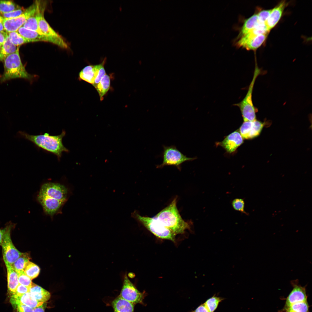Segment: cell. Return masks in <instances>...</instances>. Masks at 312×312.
Returning <instances> with one entry per match:
<instances>
[{"mask_svg": "<svg viewBox=\"0 0 312 312\" xmlns=\"http://www.w3.org/2000/svg\"><path fill=\"white\" fill-rule=\"evenodd\" d=\"M287 4L285 1H281L272 9L268 18L265 23L269 32L276 25L280 20Z\"/></svg>", "mask_w": 312, "mask_h": 312, "instance_id": "18", "label": "cell"}, {"mask_svg": "<svg viewBox=\"0 0 312 312\" xmlns=\"http://www.w3.org/2000/svg\"><path fill=\"white\" fill-rule=\"evenodd\" d=\"M21 7L12 0H0V14L16 10Z\"/></svg>", "mask_w": 312, "mask_h": 312, "instance_id": "29", "label": "cell"}, {"mask_svg": "<svg viewBox=\"0 0 312 312\" xmlns=\"http://www.w3.org/2000/svg\"><path fill=\"white\" fill-rule=\"evenodd\" d=\"M268 35V34H265L251 37L242 36L237 38L235 44L238 47H242L247 50H255L265 41Z\"/></svg>", "mask_w": 312, "mask_h": 312, "instance_id": "13", "label": "cell"}, {"mask_svg": "<svg viewBox=\"0 0 312 312\" xmlns=\"http://www.w3.org/2000/svg\"><path fill=\"white\" fill-rule=\"evenodd\" d=\"M260 72L258 67L256 66L252 79L246 95L242 101L234 105L240 109L244 121H253L256 120V112L253 103L252 93L255 80Z\"/></svg>", "mask_w": 312, "mask_h": 312, "instance_id": "6", "label": "cell"}, {"mask_svg": "<svg viewBox=\"0 0 312 312\" xmlns=\"http://www.w3.org/2000/svg\"><path fill=\"white\" fill-rule=\"evenodd\" d=\"M245 204L243 199L241 198H235L231 202L232 207L234 210L248 215L244 209Z\"/></svg>", "mask_w": 312, "mask_h": 312, "instance_id": "33", "label": "cell"}, {"mask_svg": "<svg viewBox=\"0 0 312 312\" xmlns=\"http://www.w3.org/2000/svg\"><path fill=\"white\" fill-rule=\"evenodd\" d=\"M154 217L176 235L183 234L186 230L190 229V224L182 219L179 212L176 198Z\"/></svg>", "mask_w": 312, "mask_h": 312, "instance_id": "3", "label": "cell"}, {"mask_svg": "<svg viewBox=\"0 0 312 312\" xmlns=\"http://www.w3.org/2000/svg\"><path fill=\"white\" fill-rule=\"evenodd\" d=\"M38 0L35 1L24 12L19 16L14 18L5 19L3 21L5 30L7 32L17 31L22 27L28 19L34 13L37 8Z\"/></svg>", "mask_w": 312, "mask_h": 312, "instance_id": "10", "label": "cell"}, {"mask_svg": "<svg viewBox=\"0 0 312 312\" xmlns=\"http://www.w3.org/2000/svg\"><path fill=\"white\" fill-rule=\"evenodd\" d=\"M263 129L261 123L257 120L244 121L240 127V134L243 138L250 139L258 136Z\"/></svg>", "mask_w": 312, "mask_h": 312, "instance_id": "14", "label": "cell"}, {"mask_svg": "<svg viewBox=\"0 0 312 312\" xmlns=\"http://www.w3.org/2000/svg\"><path fill=\"white\" fill-rule=\"evenodd\" d=\"M100 66V64L85 67L79 73V78L92 85L98 75Z\"/></svg>", "mask_w": 312, "mask_h": 312, "instance_id": "19", "label": "cell"}, {"mask_svg": "<svg viewBox=\"0 0 312 312\" xmlns=\"http://www.w3.org/2000/svg\"><path fill=\"white\" fill-rule=\"evenodd\" d=\"M119 296L134 304L143 303L144 296V294L137 289L126 274L124 276L123 285Z\"/></svg>", "mask_w": 312, "mask_h": 312, "instance_id": "11", "label": "cell"}, {"mask_svg": "<svg viewBox=\"0 0 312 312\" xmlns=\"http://www.w3.org/2000/svg\"><path fill=\"white\" fill-rule=\"evenodd\" d=\"M44 1L39 0V11L38 17L39 27L45 35L55 37H61L51 27L44 18V13L47 5V3Z\"/></svg>", "mask_w": 312, "mask_h": 312, "instance_id": "16", "label": "cell"}, {"mask_svg": "<svg viewBox=\"0 0 312 312\" xmlns=\"http://www.w3.org/2000/svg\"><path fill=\"white\" fill-rule=\"evenodd\" d=\"M23 7L11 12L0 14L5 19H9L17 17L22 14L25 10Z\"/></svg>", "mask_w": 312, "mask_h": 312, "instance_id": "34", "label": "cell"}, {"mask_svg": "<svg viewBox=\"0 0 312 312\" xmlns=\"http://www.w3.org/2000/svg\"><path fill=\"white\" fill-rule=\"evenodd\" d=\"M4 71L0 77V81L5 82L16 78L31 80L34 76L26 70L21 62L19 49L14 53L9 55L4 59Z\"/></svg>", "mask_w": 312, "mask_h": 312, "instance_id": "4", "label": "cell"}, {"mask_svg": "<svg viewBox=\"0 0 312 312\" xmlns=\"http://www.w3.org/2000/svg\"><path fill=\"white\" fill-rule=\"evenodd\" d=\"M272 9L263 10L257 14L258 21L261 23H265L268 18Z\"/></svg>", "mask_w": 312, "mask_h": 312, "instance_id": "36", "label": "cell"}, {"mask_svg": "<svg viewBox=\"0 0 312 312\" xmlns=\"http://www.w3.org/2000/svg\"><path fill=\"white\" fill-rule=\"evenodd\" d=\"M243 138L238 131H235L227 136L222 142L218 143L229 153L234 152L243 142Z\"/></svg>", "mask_w": 312, "mask_h": 312, "instance_id": "15", "label": "cell"}, {"mask_svg": "<svg viewBox=\"0 0 312 312\" xmlns=\"http://www.w3.org/2000/svg\"><path fill=\"white\" fill-rule=\"evenodd\" d=\"M309 306L307 301L297 302L283 308L285 312H309Z\"/></svg>", "mask_w": 312, "mask_h": 312, "instance_id": "28", "label": "cell"}, {"mask_svg": "<svg viewBox=\"0 0 312 312\" xmlns=\"http://www.w3.org/2000/svg\"><path fill=\"white\" fill-rule=\"evenodd\" d=\"M5 263L7 273L8 288L12 295L15 294L16 289L19 284L18 275L12 265L6 262Z\"/></svg>", "mask_w": 312, "mask_h": 312, "instance_id": "20", "label": "cell"}, {"mask_svg": "<svg viewBox=\"0 0 312 312\" xmlns=\"http://www.w3.org/2000/svg\"><path fill=\"white\" fill-rule=\"evenodd\" d=\"M291 283L293 288L286 298L283 308L295 303L307 301L306 287L299 284L298 280L292 281Z\"/></svg>", "mask_w": 312, "mask_h": 312, "instance_id": "12", "label": "cell"}, {"mask_svg": "<svg viewBox=\"0 0 312 312\" xmlns=\"http://www.w3.org/2000/svg\"><path fill=\"white\" fill-rule=\"evenodd\" d=\"M46 307V304L43 303L42 305L38 306L34 309V312H44Z\"/></svg>", "mask_w": 312, "mask_h": 312, "instance_id": "42", "label": "cell"}, {"mask_svg": "<svg viewBox=\"0 0 312 312\" xmlns=\"http://www.w3.org/2000/svg\"><path fill=\"white\" fill-rule=\"evenodd\" d=\"M15 309L18 312H34V309L22 304H19Z\"/></svg>", "mask_w": 312, "mask_h": 312, "instance_id": "39", "label": "cell"}, {"mask_svg": "<svg viewBox=\"0 0 312 312\" xmlns=\"http://www.w3.org/2000/svg\"><path fill=\"white\" fill-rule=\"evenodd\" d=\"M29 287L19 284L16 289L15 294L18 296H20L29 292Z\"/></svg>", "mask_w": 312, "mask_h": 312, "instance_id": "38", "label": "cell"}, {"mask_svg": "<svg viewBox=\"0 0 312 312\" xmlns=\"http://www.w3.org/2000/svg\"><path fill=\"white\" fill-rule=\"evenodd\" d=\"M39 267L36 264L29 261L24 270V272L29 278L32 280L39 275L40 272Z\"/></svg>", "mask_w": 312, "mask_h": 312, "instance_id": "30", "label": "cell"}, {"mask_svg": "<svg viewBox=\"0 0 312 312\" xmlns=\"http://www.w3.org/2000/svg\"><path fill=\"white\" fill-rule=\"evenodd\" d=\"M17 31L23 37L30 41L31 42L39 41L49 42L63 48L66 49L68 47L67 44L61 37L50 36L41 34L36 31L27 29L23 26L20 28Z\"/></svg>", "mask_w": 312, "mask_h": 312, "instance_id": "9", "label": "cell"}, {"mask_svg": "<svg viewBox=\"0 0 312 312\" xmlns=\"http://www.w3.org/2000/svg\"><path fill=\"white\" fill-rule=\"evenodd\" d=\"M39 3V0H38V5L36 10L26 21L23 26L27 29L36 31L40 34L45 35L40 29L38 25Z\"/></svg>", "mask_w": 312, "mask_h": 312, "instance_id": "23", "label": "cell"}, {"mask_svg": "<svg viewBox=\"0 0 312 312\" xmlns=\"http://www.w3.org/2000/svg\"><path fill=\"white\" fill-rule=\"evenodd\" d=\"M1 46L0 45V49H1Z\"/></svg>", "mask_w": 312, "mask_h": 312, "instance_id": "45", "label": "cell"}, {"mask_svg": "<svg viewBox=\"0 0 312 312\" xmlns=\"http://www.w3.org/2000/svg\"><path fill=\"white\" fill-rule=\"evenodd\" d=\"M30 259V257L29 254L26 252L23 253L14 263L12 265L17 274L24 272L26 264Z\"/></svg>", "mask_w": 312, "mask_h": 312, "instance_id": "27", "label": "cell"}, {"mask_svg": "<svg viewBox=\"0 0 312 312\" xmlns=\"http://www.w3.org/2000/svg\"><path fill=\"white\" fill-rule=\"evenodd\" d=\"M8 36V33L6 31H0V45L1 46L5 42Z\"/></svg>", "mask_w": 312, "mask_h": 312, "instance_id": "40", "label": "cell"}, {"mask_svg": "<svg viewBox=\"0 0 312 312\" xmlns=\"http://www.w3.org/2000/svg\"><path fill=\"white\" fill-rule=\"evenodd\" d=\"M8 36L11 42L17 46L23 44L31 42V41L24 38L17 31L7 32Z\"/></svg>", "mask_w": 312, "mask_h": 312, "instance_id": "31", "label": "cell"}, {"mask_svg": "<svg viewBox=\"0 0 312 312\" xmlns=\"http://www.w3.org/2000/svg\"><path fill=\"white\" fill-rule=\"evenodd\" d=\"M10 301L14 308L18 304H21L34 309L44 303L35 300L29 292L20 296H18L15 294L12 295Z\"/></svg>", "mask_w": 312, "mask_h": 312, "instance_id": "17", "label": "cell"}, {"mask_svg": "<svg viewBox=\"0 0 312 312\" xmlns=\"http://www.w3.org/2000/svg\"><path fill=\"white\" fill-rule=\"evenodd\" d=\"M110 85V77L106 74L102 77L100 82L95 88L99 94L101 101L103 100V96L109 89Z\"/></svg>", "mask_w": 312, "mask_h": 312, "instance_id": "26", "label": "cell"}, {"mask_svg": "<svg viewBox=\"0 0 312 312\" xmlns=\"http://www.w3.org/2000/svg\"><path fill=\"white\" fill-rule=\"evenodd\" d=\"M193 312H209L204 303L200 305Z\"/></svg>", "mask_w": 312, "mask_h": 312, "instance_id": "41", "label": "cell"}, {"mask_svg": "<svg viewBox=\"0 0 312 312\" xmlns=\"http://www.w3.org/2000/svg\"><path fill=\"white\" fill-rule=\"evenodd\" d=\"M12 224H10L6 227L1 246L4 263L12 265L23 253L18 250L13 244L10 236Z\"/></svg>", "mask_w": 312, "mask_h": 312, "instance_id": "8", "label": "cell"}, {"mask_svg": "<svg viewBox=\"0 0 312 312\" xmlns=\"http://www.w3.org/2000/svg\"><path fill=\"white\" fill-rule=\"evenodd\" d=\"M105 61L106 60H104L102 63L100 64V66L98 75L94 81V83L92 84V85L95 88L100 82L102 77L106 74L104 66V64L105 62Z\"/></svg>", "mask_w": 312, "mask_h": 312, "instance_id": "37", "label": "cell"}, {"mask_svg": "<svg viewBox=\"0 0 312 312\" xmlns=\"http://www.w3.org/2000/svg\"><path fill=\"white\" fill-rule=\"evenodd\" d=\"M4 18L0 14V31H5L3 25Z\"/></svg>", "mask_w": 312, "mask_h": 312, "instance_id": "44", "label": "cell"}, {"mask_svg": "<svg viewBox=\"0 0 312 312\" xmlns=\"http://www.w3.org/2000/svg\"><path fill=\"white\" fill-rule=\"evenodd\" d=\"M18 275L19 284L29 288L32 283V280L24 272L18 273Z\"/></svg>", "mask_w": 312, "mask_h": 312, "instance_id": "35", "label": "cell"}, {"mask_svg": "<svg viewBox=\"0 0 312 312\" xmlns=\"http://www.w3.org/2000/svg\"><path fill=\"white\" fill-rule=\"evenodd\" d=\"M131 216L158 237L172 241H175L176 235L164 226L154 217L151 218L142 216L136 211L132 213Z\"/></svg>", "mask_w": 312, "mask_h": 312, "instance_id": "5", "label": "cell"}, {"mask_svg": "<svg viewBox=\"0 0 312 312\" xmlns=\"http://www.w3.org/2000/svg\"><path fill=\"white\" fill-rule=\"evenodd\" d=\"M6 230V227L3 229H0V246L2 244L3 238Z\"/></svg>", "mask_w": 312, "mask_h": 312, "instance_id": "43", "label": "cell"}, {"mask_svg": "<svg viewBox=\"0 0 312 312\" xmlns=\"http://www.w3.org/2000/svg\"><path fill=\"white\" fill-rule=\"evenodd\" d=\"M163 148L162 163L157 166V168H161L166 166H173L180 170L181 165L183 163L196 159L187 157L178 150L174 145L169 146L163 145Z\"/></svg>", "mask_w": 312, "mask_h": 312, "instance_id": "7", "label": "cell"}, {"mask_svg": "<svg viewBox=\"0 0 312 312\" xmlns=\"http://www.w3.org/2000/svg\"><path fill=\"white\" fill-rule=\"evenodd\" d=\"M258 20L257 14H255L246 19L241 28L237 38L242 37L250 32L257 25Z\"/></svg>", "mask_w": 312, "mask_h": 312, "instance_id": "24", "label": "cell"}, {"mask_svg": "<svg viewBox=\"0 0 312 312\" xmlns=\"http://www.w3.org/2000/svg\"><path fill=\"white\" fill-rule=\"evenodd\" d=\"M18 134L21 137L32 142L37 148H41L47 152L56 155L58 160L60 161L63 152L68 153L69 151L63 145V138L66 132L63 130L61 133L57 135H51L45 133L37 135H30L24 131H19Z\"/></svg>", "mask_w": 312, "mask_h": 312, "instance_id": "2", "label": "cell"}, {"mask_svg": "<svg viewBox=\"0 0 312 312\" xmlns=\"http://www.w3.org/2000/svg\"><path fill=\"white\" fill-rule=\"evenodd\" d=\"M67 190L64 185L49 182L43 184L38 196V200L44 212L52 216L66 200Z\"/></svg>", "mask_w": 312, "mask_h": 312, "instance_id": "1", "label": "cell"}, {"mask_svg": "<svg viewBox=\"0 0 312 312\" xmlns=\"http://www.w3.org/2000/svg\"><path fill=\"white\" fill-rule=\"evenodd\" d=\"M111 305L114 312H134V304L119 296L112 301Z\"/></svg>", "mask_w": 312, "mask_h": 312, "instance_id": "21", "label": "cell"}, {"mask_svg": "<svg viewBox=\"0 0 312 312\" xmlns=\"http://www.w3.org/2000/svg\"><path fill=\"white\" fill-rule=\"evenodd\" d=\"M29 292L35 300L43 303L47 301L51 296L49 291L33 283L29 287Z\"/></svg>", "mask_w": 312, "mask_h": 312, "instance_id": "22", "label": "cell"}, {"mask_svg": "<svg viewBox=\"0 0 312 312\" xmlns=\"http://www.w3.org/2000/svg\"><path fill=\"white\" fill-rule=\"evenodd\" d=\"M224 298L215 295L207 300L204 303L209 312H214Z\"/></svg>", "mask_w": 312, "mask_h": 312, "instance_id": "32", "label": "cell"}, {"mask_svg": "<svg viewBox=\"0 0 312 312\" xmlns=\"http://www.w3.org/2000/svg\"><path fill=\"white\" fill-rule=\"evenodd\" d=\"M19 48L11 42L8 36L0 49V60L3 61L6 57L16 52Z\"/></svg>", "mask_w": 312, "mask_h": 312, "instance_id": "25", "label": "cell"}]
</instances>
